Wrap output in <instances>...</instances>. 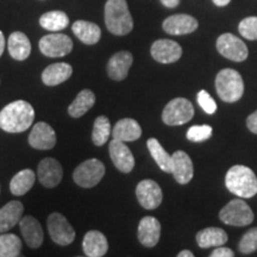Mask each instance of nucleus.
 I'll list each match as a JSON object with an SVG mask.
<instances>
[{
	"label": "nucleus",
	"instance_id": "f257e3e1",
	"mask_svg": "<svg viewBox=\"0 0 257 257\" xmlns=\"http://www.w3.org/2000/svg\"><path fill=\"white\" fill-rule=\"evenodd\" d=\"M35 110L25 100H16L0 111V128L6 133L18 134L28 130L34 123Z\"/></svg>",
	"mask_w": 257,
	"mask_h": 257
},
{
	"label": "nucleus",
	"instance_id": "f03ea898",
	"mask_svg": "<svg viewBox=\"0 0 257 257\" xmlns=\"http://www.w3.org/2000/svg\"><path fill=\"white\" fill-rule=\"evenodd\" d=\"M225 185L237 197L248 199L257 194V178L249 167L236 165L227 170Z\"/></svg>",
	"mask_w": 257,
	"mask_h": 257
},
{
	"label": "nucleus",
	"instance_id": "7ed1b4c3",
	"mask_svg": "<svg viewBox=\"0 0 257 257\" xmlns=\"http://www.w3.org/2000/svg\"><path fill=\"white\" fill-rule=\"evenodd\" d=\"M105 24L115 36H125L134 29V21L126 0H107L105 5Z\"/></svg>",
	"mask_w": 257,
	"mask_h": 257
},
{
	"label": "nucleus",
	"instance_id": "20e7f679",
	"mask_svg": "<svg viewBox=\"0 0 257 257\" xmlns=\"http://www.w3.org/2000/svg\"><path fill=\"white\" fill-rule=\"evenodd\" d=\"M216 89L218 95L225 102L239 100L244 93L242 75L237 70L225 68L216 76Z\"/></svg>",
	"mask_w": 257,
	"mask_h": 257
},
{
	"label": "nucleus",
	"instance_id": "39448f33",
	"mask_svg": "<svg viewBox=\"0 0 257 257\" xmlns=\"http://www.w3.org/2000/svg\"><path fill=\"white\" fill-rule=\"evenodd\" d=\"M194 115V107L186 98H175L166 105L162 112L163 123L169 126H178L188 123Z\"/></svg>",
	"mask_w": 257,
	"mask_h": 257
},
{
	"label": "nucleus",
	"instance_id": "423d86ee",
	"mask_svg": "<svg viewBox=\"0 0 257 257\" xmlns=\"http://www.w3.org/2000/svg\"><path fill=\"white\" fill-rule=\"evenodd\" d=\"M219 218L223 223L232 226H245L252 223L253 212L246 202L240 199H233L225 205L219 212Z\"/></svg>",
	"mask_w": 257,
	"mask_h": 257
},
{
	"label": "nucleus",
	"instance_id": "0eeeda50",
	"mask_svg": "<svg viewBox=\"0 0 257 257\" xmlns=\"http://www.w3.org/2000/svg\"><path fill=\"white\" fill-rule=\"evenodd\" d=\"M105 175V167L101 161L91 159L76 167L73 173L75 184L82 188H92L101 181Z\"/></svg>",
	"mask_w": 257,
	"mask_h": 257
},
{
	"label": "nucleus",
	"instance_id": "6e6552de",
	"mask_svg": "<svg viewBox=\"0 0 257 257\" xmlns=\"http://www.w3.org/2000/svg\"><path fill=\"white\" fill-rule=\"evenodd\" d=\"M217 49L220 55L234 62H243L249 56L246 44L232 34L220 35L217 40Z\"/></svg>",
	"mask_w": 257,
	"mask_h": 257
},
{
	"label": "nucleus",
	"instance_id": "1a4fd4ad",
	"mask_svg": "<svg viewBox=\"0 0 257 257\" xmlns=\"http://www.w3.org/2000/svg\"><path fill=\"white\" fill-rule=\"evenodd\" d=\"M48 231L50 238L59 245H69L75 239V231L73 226L63 214L57 212L51 213L48 218Z\"/></svg>",
	"mask_w": 257,
	"mask_h": 257
},
{
	"label": "nucleus",
	"instance_id": "9d476101",
	"mask_svg": "<svg viewBox=\"0 0 257 257\" xmlns=\"http://www.w3.org/2000/svg\"><path fill=\"white\" fill-rule=\"evenodd\" d=\"M40 50L48 57H63L73 50V41L64 34H50L42 37Z\"/></svg>",
	"mask_w": 257,
	"mask_h": 257
},
{
	"label": "nucleus",
	"instance_id": "9b49d317",
	"mask_svg": "<svg viewBox=\"0 0 257 257\" xmlns=\"http://www.w3.org/2000/svg\"><path fill=\"white\" fill-rule=\"evenodd\" d=\"M136 197L140 205L146 210H155L162 202V189L154 180H143L137 185Z\"/></svg>",
	"mask_w": 257,
	"mask_h": 257
},
{
	"label": "nucleus",
	"instance_id": "f8f14e48",
	"mask_svg": "<svg viewBox=\"0 0 257 257\" xmlns=\"http://www.w3.org/2000/svg\"><path fill=\"white\" fill-rule=\"evenodd\" d=\"M108 152H110L111 160L115 168L120 170L121 173H125V174L133 172L135 167V157L130 148L125 144V142L113 138L111 141L110 147H108Z\"/></svg>",
	"mask_w": 257,
	"mask_h": 257
},
{
	"label": "nucleus",
	"instance_id": "ddd939ff",
	"mask_svg": "<svg viewBox=\"0 0 257 257\" xmlns=\"http://www.w3.org/2000/svg\"><path fill=\"white\" fill-rule=\"evenodd\" d=\"M29 144L38 150H50L56 146V134L49 124L40 121L35 124L30 135Z\"/></svg>",
	"mask_w": 257,
	"mask_h": 257
},
{
	"label": "nucleus",
	"instance_id": "4468645a",
	"mask_svg": "<svg viewBox=\"0 0 257 257\" xmlns=\"http://www.w3.org/2000/svg\"><path fill=\"white\" fill-rule=\"evenodd\" d=\"M37 176L40 180L41 185L47 188H54L60 184L63 176L62 166L60 165L59 161L55 159L42 160L38 165Z\"/></svg>",
	"mask_w": 257,
	"mask_h": 257
},
{
	"label": "nucleus",
	"instance_id": "2eb2a0df",
	"mask_svg": "<svg viewBox=\"0 0 257 257\" xmlns=\"http://www.w3.org/2000/svg\"><path fill=\"white\" fill-rule=\"evenodd\" d=\"M150 53L157 62L174 63L182 56V48L175 41L159 40L154 42Z\"/></svg>",
	"mask_w": 257,
	"mask_h": 257
},
{
	"label": "nucleus",
	"instance_id": "dca6fc26",
	"mask_svg": "<svg viewBox=\"0 0 257 257\" xmlns=\"http://www.w3.org/2000/svg\"><path fill=\"white\" fill-rule=\"evenodd\" d=\"M198 21L189 15H174L170 16L163 22L162 28L169 35H187L192 34L198 29Z\"/></svg>",
	"mask_w": 257,
	"mask_h": 257
},
{
	"label": "nucleus",
	"instance_id": "f3484780",
	"mask_svg": "<svg viewBox=\"0 0 257 257\" xmlns=\"http://www.w3.org/2000/svg\"><path fill=\"white\" fill-rule=\"evenodd\" d=\"M173 167L172 174L180 185H186L193 179L194 174V168H193V162L187 154L182 150H178L172 155Z\"/></svg>",
	"mask_w": 257,
	"mask_h": 257
},
{
	"label": "nucleus",
	"instance_id": "a211bd4d",
	"mask_svg": "<svg viewBox=\"0 0 257 257\" xmlns=\"http://www.w3.org/2000/svg\"><path fill=\"white\" fill-rule=\"evenodd\" d=\"M161 224L155 217H144L138 224V240L147 248H153L160 240Z\"/></svg>",
	"mask_w": 257,
	"mask_h": 257
},
{
	"label": "nucleus",
	"instance_id": "6ab92c4d",
	"mask_svg": "<svg viewBox=\"0 0 257 257\" xmlns=\"http://www.w3.org/2000/svg\"><path fill=\"white\" fill-rule=\"evenodd\" d=\"M19 226H21L25 243L32 249L40 248L44 238L40 221L31 216H25L19 221Z\"/></svg>",
	"mask_w": 257,
	"mask_h": 257
},
{
	"label": "nucleus",
	"instance_id": "aec40b11",
	"mask_svg": "<svg viewBox=\"0 0 257 257\" xmlns=\"http://www.w3.org/2000/svg\"><path fill=\"white\" fill-rule=\"evenodd\" d=\"M134 57L128 51H119L108 60L107 74L112 80L121 81L127 76Z\"/></svg>",
	"mask_w": 257,
	"mask_h": 257
},
{
	"label": "nucleus",
	"instance_id": "412c9836",
	"mask_svg": "<svg viewBox=\"0 0 257 257\" xmlns=\"http://www.w3.org/2000/svg\"><path fill=\"white\" fill-rule=\"evenodd\" d=\"M82 249L86 256L101 257L108 250L107 238L100 231L91 230L85 234L82 240Z\"/></svg>",
	"mask_w": 257,
	"mask_h": 257
},
{
	"label": "nucleus",
	"instance_id": "4be33fe9",
	"mask_svg": "<svg viewBox=\"0 0 257 257\" xmlns=\"http://www.w3.org/2000/svg\"><path fill=\"white\" fill-rule=\"evenodd\" d=\"M24 206L21 201H10L0 208V233L12 229L23 218Z\"/></svg>",
	"mask_w": 257,
	"mask_h": 257
},
{
	"label": "nucleus",
	"instance_id": "5701e85b",
	"mask_svg": "<svg viewBox=\"0 0 257 257\" xmlns=\"http://www.w3.org/2000/svg\"><path fill=\"white\" fill-rule=\"evenodd\" d=\"M112 136L121 142H134L142 136V127L135 119L124 118L114 125Z\"/></svg>",
	"mask_w": 257,
	"mask_h": 257
},
{
	"label": "nucleus",
	"instance_id": "b1692460",
	"mask_svg": "<svg viewBox=\"0 0 257 257\" xmlns=\"http://www.w3.org/2000/svg\"><path fill=\"white\" fill-rule=\"evenodd\" d=\"M73 74L72 66L68 63L60 62L48 66L42 73V81L47 86H57L67 81Z\"/></svg>",
	"mask_w": 257,
	"mask_h": 257
},
{
	"label": "nucleus",
	"instance_id": "393cba45",
	"mask_svg": "<svg viewBox=\"0 0 257 257\" xmlns=\"http://www.w3.org/2000/svg\"><path fill=\"white\" fill-rule=\"evenodd\" d=\"M9 53L12 59L17 61L27 60L31 54V43L28 36L23 32H12L8 42Z\"/></svg>",
	"mask_w": 257,
	"mask_h": 257
},
{
	"label": "nucleus",
	"instance_id": "a878e982",
	"mask_svg": "<svg viewBox=\"0 0 257 257\" xmlns=\"http://www.w3.org/2000/svg\"><path fill=\"white\" fill-rule=\"evenodd\" d=\"M73 32L82 43L92 44L98 43L101 37V30L98 25L87 21H76L73 24Z\"/></svg>",
	"mask_w": 257,
	"mask_h": 257
},
{
	"label": "nucleus",
	"instance_id": "bb28decb",
	"mask_svg": "<svg viewBox=\"0 0 257 257\" xmlns=\"http://www.w3.org/2000/svg\"><path fill=\"white\" fill-rule=\"evenodd\" d=\"M227 242V233L220 227H206L197 233V243L202 249L224 245Z\"/></svg>",
	"mask_w": 257,
	"mask_h": 257
},
{
	"label": "nucleus",
	"instance_id": "cd10ccee",
	"mask_svg": "<svg viewBox=\"0 0 257 257\" xmlns=\"http://www.w3.org/2000/svg\"><path fill=\"white\" fill-rule=\"evenodd\" d=\"M95 104V95L94 93L89 89H82L81 92L76 95L75 100H73L72 104L68 107V113L73 118H80L83 114L87 113L88 110Z\"/></svg>",
	"mask_w": 257,
	"mask_h": 257
},
{
	"label": "nucleus",
	"instance_id": "c85d7f7f",
	"mask_svg": "<svg viewBox=\"0 0 257 257\" xmlns=\"http://www.w3.org/2000/svg\"><path fill=\"white\" fill-rule=\"evenodd\" d=\"M35 173L31 169H23L18 172L14 178H12L11 182H10V191L14 195H21L27 194V193L32 188L35 184Z\"/></svg>",
	"mask_w": 257,
	"mask_h": 257
},
{
	"label": "nucleus",
	"instance_id": "c756f323",
	"mask_svg": "<svg viewBox=\"0 0 257 257\" xmlns=\"http://www.w3.org/2000/svg\"><path fill=\"white\" fill-rule=\"evenodd\" d=\"M147 146L150 154H152L153 159L155 160V162L157 163V166H159L163 172L172 173V167H173L172 156L166 152L165 148L161 146L159 141H157L156 138H149L147 142Z\"/></svg>",
	"mask_w": 257,
	"mask_h": 257
},
{
	"label": "nucleus",
	"instance_id": "7c9ffc66",
	"mask_svg": "<svg viewBox=\"0 0 257 257\" xmlns=\"http://www.w3.org/2000/svg\"><path fill=\"white\" fill-rule=\"evenodd\" d=\"M40 24L48 31H61L69 24V18L62 11H50L40 18Z\"/></svg>",
	"mask_w": 257,
	"mask_h": 257
},
{
	"label": "nucleus",
	"instance_id": "2f4dec72",
	"mask_svg": "<svg viewBox=\"0 0 257 257\" xmlns=\"http://www.w3.org/2000/svg\"><path fill=\"white\" fill-rule=\"evenodd\" d=\"M22 240L14 233L0 234V257H17L21 255Z\"/></svg>",
	"mask_w": 257,
	"mask_h": 257
},
{
	"label": "nucleus",
	"instance_id": "473e14b6",
	"mask_svg": "<svg viewBox=\"0 0 257 257\" xmlns=\"http://www.w3.org/2000/svg\"><path fill=\"white\" fill-rule=\"evenodd\" d=\"M111 135V124L107 117L99 115L93 125L92 141L96 147H101L107 142Z\"/></svg>",
	"mask_w": 257,
	"mask_h": 257
},
{
	"label": "nucleus",
	"instance_id": "72a5a7b5",
	"mask_svg": "<svg viewBox=\"0 0 257 257\" xmlns=\"http://www.w3.org/2000/svg\"><path fill=\"white\" fill-rule=\"evenodd\" d=\"M239 251L243 253H251L257 250V227H252L244 233L238 244Z\"/></svg>",
	"mask_w": 257,
	"mask_h": 257
},
{
	"label": "nucleus",
	"instance_id": "f704fd0d",
	"mask_svg": "<svg viewBox=\"0 0 257 257\" xmlns=\"http://www.w3.org/2000/svg\"><path fill=\"white\" fill-rule=\"evenodd\" d=\"M238 31L244 38L250 41L257 40V17H246L238 25Z\"/></svg>",
	"mask_w": 257,
	"mask_h": 257
},
{
	"label": "nucleus",
	"instance_id": "c9c22d12",
	"mask_svg": "<svg viewBox=\"0 0 257 257\" xmlns=\"http://www.w3.org/2000/svg\"><path fill=\"white\" fill-rule=\"evenodd\" d=\"M212 136V127L210 125H193L188 128L187 138L192 142H202Z\"/></svg>",
	"mask_w": 257,
	"mask_h": 257
},
{
	"label": "nucleus",
	"instance_id": "e433bc0d",
	"mask_svg": "<svg viewBox=\"0 0 257 257\" xmlns=\"http://www.w3.org/2000/svg\"><path fill=\"white\" fill-rule=\"evenodd\" d=\"M198 104L200 105V107L208 114H213L217 111V104L213 100V98L210 95V93H207L205 89H202L198 93Z\"/></svg>",
	"mask_w": 257,
	"mask_h": 257
},
{
	"label": "nucleus",
	"instance_id": "4c0bfd02",
	"mask_svg": "<svg viewBox=\"0 0 257 257\" xmlns=\"http://www.w3.org/2000/svg\"><path fill=\"white\" fill-rule=\"evenodd\" d=\"M234 252L229 248H225V246H216V249L213 250L211 253V257H233Z\"/></svg>",
	"mask_w": 257,
	"mask_h": 257
},
{
	"label": "nucleus",
	"instance_id": "58836bf2",
	"mask_svg": "<svg viewBox=\"0 0 257 257\" xmlns=\"http://www.w3.org/2000/svg\"><path fill=\"white\" fill-rule=\"evenodd\" d=\"M246 126L251 133L257 135V110L246 118Z\"/></svg>",
	"mask_w": 257,
	"mask_h": 257
},
{
	"label": "nucleus",
	"instance_id": "ea45409f",
	"mask_svg": "<svg viewBox=\"0 0 257 257\" xmlns=\"http://www.w3.org/2000/svg\"><path fill=\"white\" fill-rule=\"evenodd\" d=\"M161 3H162L166 8L174 9L180 4V0H161Z\"/></svg>",
	"mask_w": 257,
	"mask_h": 257
},
{
	"label": "nucleus",
	"instance_id": "a19ab883",
	"mask_svg": "<svg viewBox=\"0 0 257 257\" xmlns=\"http://www.w3.org/2000/svg\"><path fill=\"white\" fill-rule=\"evenodd\" d=\"M4 49H5V37L4 35H3V32L0 31V56H2L3 53H4Z\"/></svg>",
	"mask_w": 257,
	"mask_h": 257
},
{
	"label": "nucleus",
	"instance_id": "79ce46f5",
	"mask_svg": "<svg viewBox=\"0 0 257 257\" xmlns=\"http://www.w3.org/2000/svg\"><path fill=\"white\" fill-rule=\"evenodd\" d=\"M179 257H193L194 256V253L192 251H189V250H182L181 252L178 253Z\"/></svg>",
	"mask_w": 257,
	"mask_h": 257
},
{
	"label": "nucleus",
	"instance_id": "37998d69",
	"mask_svg": "<svg viewBox=\"0 0 257 257\" xmlns=\"http://www.w3.org/2000/svg\"><path fill=\"white\" fill-rule=\"evenodd\" d=\"M212 2H213L214 5L217 6H226L231 0H212Z\"/></svg>",
	"mask_w": 257,
	"mask_h": 257
}]
</instances>
